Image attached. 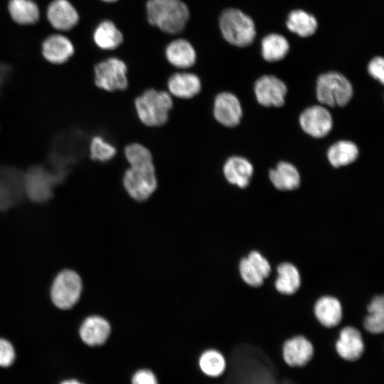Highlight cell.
I'll return each instance as SVG.
<instances>
[{
  "label": "cell",
  "mask_w": 384,
  "mask_h": 384,
  "mask_svg": "<svg viewBox=\"0 0 384 384\" xmlns=\"http://www.w3.org/2000/svg\"><path fill=\"white\" fill-rule=\"evenodd\" d=\"M147 19L150 24L170 34L181 32L189 18V10L181 0H149Z\"/></svg>",
  "instance_id": "cell-1"
},
{
  "label": "cell",
  "mask_w": 384,
  "mask_h": 384,
  "mask_svg": "<svg viewBox=\"0 0 384 384\" xmlns=\"http://www.w3.org/2000/svg\"><path fill=\"white\" fill-rule=\"evenodd\" d=\"M134 106L137 114L144 124L159 127L167 122L173 100L167 92L149 89L136 98Z\"/></svg>",
  "instance_id": "cell-2"
},
{
  "label": "cell",
  "mask_w": 384,
  "mask_h": 384,
  "mask_svg": "<svg viewBox=\"0 0 384 384\" xmlns=\"http://www.w3.org/2000/svg\"><path fill=\"white\" fill-rule=\"evenodd\" d=\"M223 38L230 44L245 47L255 39L256 31L253 21L242 11L228 9L223 11L219 20Z\"/></svg>",
  "instance_id": "cell-3"
},
{
  "label": "cell",
  "mask_w": 384,
  "mask_h": 384,
  "mask_svg": "<svg viewBox=\"0 0 384 384\" xmlns=\"http://www.w3.org/2000/svg\"><path fill=\"white\" fill-rule=\"evenodd\" d=\"M353 87L341 73L330 72L319 76L316 82V97L321 104L329 107L344 106L351 99Z\"/></svg>",
  "instance_id": "cell-4"
},
{
  "label": "cell",
  "mask_w": 384,
  "mask_h": 384,
  "mask_svg": "<svg viewBox=\"0 0 384 384\" xmlns=\"http://www.w3.org/2000/svg\"><path fill=\"white\" fill-rule=\"evenodd\" d=\"M123 185L127 193L133 199L137 201L148 199L157 187L154 164L130 166L124 174Z\"/></svg>",
  "instance_id": "cell-5"
},
{
  "label": "cell",
  "mask_w": 384,
  "mask_h": 384,
  "mask_svg": "<svg viewBox=\"0 0 384 384\" xmlns=\"http://www.w3.org/2000/svg\"><path fill=\"white\" fill-rule=\"evenodd\" d=\"M82 288L81 278L76 272L63 270L53 281L50 290L51 299L57 307L70 309L78 301Z\"/></svg>",
  "instance_id": "cell-6"
},
{
  "label": "cell",
  "mask_w": 384,
  "mask_h": 384,
  "mask_svg": "<svg viewBox=\"0 0 384 384\" xmlns=\"http://www.w3.org/2000/svg\"><path fill=\"white\" fill-rule=\"evenodd\" d=\"M95 82L105 90L113 92L125 90L128 85L127 67L117 58H109L95 65Z\"/></svg>",
  "instance_id": "cell-7"
},
{
  "label": "cell",
  "mask_w": 384,
  "mask_h": 384,
  "mask_svg": "<svg viewBox=\"0 0 384 384\" xmlns=\"http://www.w3.org/2000/svg\"><path fill=\"white\" fill-rule=\"evenodd\" d=\"M64 174L50 171L43 167L31 168L23 178V183L28 196L36 201L48 200L54 186L60 182Z\"/></svg>",
  "instance_id": "cell-8"
},
{
  "label": "cell",
  "mask_w": 384,
  "mask_h": 384,
  "mask_svg": "<svg viewBox=\"0 0 384 384\" xmlns=\"http://www.w3.org/2000/svg\"><path fill=\"white\" fill-rule=\"evenodd\" d=\"M46 17L53 29L62 32L71 31L80 20L78 11L70 0H52L47 6Z\"/></svg>",
  "instance_id": "cell-9"
},
{
  "label": "cell",
  "mask_w": 384,
  "mask_h": 384,
  "mask_svg": "<svg viewBox=\"0 0 384 384\" xmlns=\"http://www.w3.org/2000/svg\"><path fill=\"white\" fill-rule=\"evenodd\" d=\"M287 92L286 85L273 75H264L255 85L257 102L265 107H281Z\"/></svg>",
  "instance_id": "cell-10"
},
{
  "label": "cell",
  "mask_w": 384,
  "mask_h": 384,
  "mask_svg": "<svg viewBox=\"0 0 384 384\" xmlns=\"http://www.w3.org/2000/svg\"><path fill=\"white\" fill-rule=\"evenodd\" d=\"M302 129L309 135L321 138L329 134L333 126L332 117L327 109L315 105L306 109L300 115Z\"/></svg>",
  "instance_id": "cell-11"
},
{
  "label": "cell",
  "mask_w": 384,
  "mask_h": 384,
  "mask_svg": "<svg viewBox=\"0 0 384 384\" xmlns=\"http://www.w3.org/2000/svg\"><path fill=\"white\" fill-rule=\"evenodd\" d=\"M75 134L71 132L60 134L53 143L50 159L55 171L65 174L77 157Z\"/></svg>",
  "instance_id": "cell-12"
},
{
  "label": "cell",
  "mask_w": 384,
  "mask_h": 384,
  "mask_svg": "<svg viewBox=\"0 0 384 384\" xmlns=\"http://www.w3.org/2000/svg\"><path fill=\"white\" fill-rule=\"evenodd\" d=\"M213 114L215 119L223 126L232 127L238 125L242 115L238 97L228 92L219 93L214 100Z\"/></svg>",
  "instance_id": "cell-13"
},
{
  "label": "cell",
  "mask_w": 384,
  "mask_h": 384,
  "mask_svg": "<svg viewBox=\"0 0 384 384\" xmlns=\"http://www.w3.org/2000/svg\"><path fill=\"white\" fill-rule=\"evenodd\" d=\"M41 47L43 57L53 64L65 63L75 53L72 41L60 33L48 35L42 41Z\"/></svg>",
  "instance_id": "cell-14"
},
{
  "label": "cell",
  "mask_w": 384,
  "mask_h": 384,
  "mask_svg": "<svg viewBox=\"0 0 384 384\" xmlns=\"http://www.w3.org/2000/svg\"><path fill=\"white\" fill-rule=\"evenodd\" d=\"M314 355V346L303 336H296L287 340L282 348L285 363L291 367H302L307 364Z\"/></svg>",
  "instance_id": "cell-15"
},
{
  "label": "cell",
  "mask_w": 384,
  "mask_h": 384,
  "mask_svg": "<svg viewBox=\"0 0 384 384\" xmlns=\"http://www.w3.org/2000/svg\"><path fill=\"white\" fill-rule=\"evenodd\" d=\"M335 347L336 352L343 359L348 361L358 360L364 351V343L361 332L353 326L342 329Z\"/></svg>",
  "instance_id": "cell-16"
},
{
  "label": "cell",
  "mask_w": 384,
  "mask_h": 384,
  "mask_svg": "<svg viewBox=\"0 0 384 384\" xmlns=\"http://www.w3.org/2000/svg\"><path fill=\"white\" fill-rule=\"evenodd\" d=\"M111 334L109 321L100 316H90L82 323L79 334L82 341L90 346L104 344Z\"/></svg>",
  "instance_id": "cell-17"
},
{
  "label": "cell",
  "mask_w": 384,
  "mask_h": 384,
  "mask_svg": "<svg viewBox=\"0 0 384 384\" xmlns=\"http://www.w3.org/2000/svg\"><path fill=\"white\" fill-rule=\"evenodd\" d=\"M169 94L178 98L190 99L198 95L201 90L199 78L191 73H176L169 79Z\"/></svg>",
  "instance_id": "cell-18"
},
{
  "label": "cell",
  "mask_w": 384,
  "mask_h": 384,
  "mask_svg": "<svg viewBox=\"0 0 384 384\" xmlns=\"http://www.w3.org/2000/svg\"><path fill=\"white\" fill-rule=\"evenodd\" d=\"M7 11L11 20L23 26L36 24L41 17L39 6L33 0H9Z\"/></svg>",
  "instance_id": "cell-19"
},
{
  "label": "cell",
  "mask_w": 384,
  "mask_h": 384,
  "mask_svg": "<svg viewBox=\"0 0 384 384\" xmlns=\"http://www.w3.org/2000/svg\"><path fill=\"white\" fill-rule=\"evenodd\" d=\"M314 312L319 322L327 328L337 326L342 319L341 304L332 296L320 297L314 304Z\"/></svg>",
  "instance_id": "cell-20"
},
{
  "label": "cell",
  "mask_w": 384,
  "mask_h": 384,
  "mask_svg": "<svg viewBox=\"0 0 384 384\" xmlns=\"http://www.w3.org/2000/svg\"><path fill=\"white\" fill-rule=\"evenodd\" d=\"M223 174L230 183L243 188L249 185L253 174V167L246 159L232 156L225 161Z\"/></svg>",
  "instance_id": "cell-21"
},
{
  "label": "cell",
  "mask_w": 384,
  "mask_h": 384,
  "mask_svg": "<svg viewBox=\"0 0 384 384\" xmlns=\"http://www.w3.org/2000/svg\"><path fill=\"white\" fill-rule=\"evenodd\" d=\"M165 54L169 63L177 68H188L196 60L195 49L186 39L179 38L171 42L166 46Z\"/></svg>",
  "instance_id": "cell-22"
},
{
  "label": "cell",
  "mask_w": 384,
  "mask_h": 384,
  "mask_svg": "<svg viewBox=\"0 0 384 384\" xmlns=\"http://www.w3.org/2000/svg\"><path fill=\"white\" fill-rule=\"evenodd\" d=\"M270 179L281 191L294 190L299 186L300 176L295 166L288 162H279L270 171Z\"/></svg>",
  "instance_id": "cell-23"
},
{
  "label": "cell",
  "mask_w": 384,
  "mask_h": 384,
  "mask_svg": "<svg viewBox=\"0 0 384 384\" xmlns=\"http://www.w3.org/2000/svg\"><path fill=\"white\" fill-rule=\"evenodd\" d=\"M93 41L102 50H112L122 43L123 36L113 22L105 20L95 28Z\"/></svg>",
  "instance_id": "cell-24"
},
{
  "label": "cell",
  "mask_w": 384,
  "mask_h": 384,
  "mask_svg": "<svg viewBox=\"0 0 384 384\" xmlns=\"http://www.w3.org/2000/svg\"><path fill=\"white\" fill-rule=\"evenodd\" d=\"M278 276L275 281V288L281 294H294L301 284V277L298 269L290 262H282L277 267Z\"/></svg>",
  "instance_id": "cell-25"
},
{
  "label": "cell",
  "mask_w": 384,
  "mask_h": 384,
  "mask_svg": "<svg viewBox=\"0 0 384 384\" xmlns=\"http://www.w3.org/2000/svg\"><path fill=\"white\" fill-rule=\"evenodd\" d=\"M198 365L201 371L210 378H218L225 371L227 363L223 354L214 348L203 351L198 357Z\"/></svg>",
  "instance_id": "cell-26"
},
{
  "label": "cell",
  "mask_w": 384,
  "mask_h": 384,
  "mask_svg": "<svg viewBox=\"0 0 384 384\" xmlns=\"http://www.w3.org/2000/svg\"><path fill=\"white\" fill-rule=\"evenodd\" d=\"M358 156L357 146L350 141H339L328 150L327 156L334 167L346 166L356 160Z\"/></svg>",
  "instance_id": "cell-27"
},
{
  "label": "cell",
  "mask_w": 384,
  "mask_h": 384,
  "mask_svg": "<svg viewBox=\"0 0 384 384\" xmlns=\"http://www.w3.org/2000/svg\"><path fill=\"white\" fill-rule=\"evenodd\" d=\"M289 48L288 41L284 36L277 33L269 34L262 41V55L268 62L279 61L286 56Z\"/></svg>",
  "instance_id": "cell-28"
},
{
  "label": "cell",
  "mask_w": 384,
  "mask_h": 384,
  "mask_svg": "<svg viewBox=\"0 0 384 384\" xmlns=\"http://www.w3.org/2000/svg\"><path fill=\"white\" fill-rule=\"evenodd\" d=\"M287 26L293 33L302 37L314 34L317 28L315 17L303 10L292 11L287 18Z\"/></svg>",
  "instance_id": "cell-29"
},
{
  "label": "cell",
  "mask_w": 384,
  "mask_h": 384,
  "mask_svg": "<svg viewBox=\"0 0 384 384\" xmlns=\"http://www.w3.org/2000/svg\"><path fill=\"white\" fill-rule=\"evenodd\" d=\"M368 315L363 321L365 329L370 334H380L384 330V299L383 295L373 298L367 307Z\"/></svg>",
  "instance_id": "cell-30"
},
{
  "label": "cell",
  "mask_w": 384,
  "mask_h": 384,
  "mask_svg": "<svg viewBox=\"0 0 384 384\" xmlns=\"http://www.w3.org/2000/svg\"><path fill=\"white\" fill-rule=\"evenodd\" d=\"M23 178L17 171L10 168L0 169V206H4L9 200L14 192L21 186Z\"/></svg>",
  "instance_id": "cell-31"
},
{
  "label": "cell",
  "mask_w": 384,
  "mask_h": 384,
  "mask_svg": "<svg viewBox=\"0 0 384 384\" xmlns=\"http://www.w3.org/2000/svg\"><path fill=\"white\" fill-rule=\"evenodd\" d=\"M124 156L130 166L153 164L151 151L139 143H132L127 145L124 149Z\"/></svg>",
  "instance_id": "cell-32"
},
{
  "label": "cell",
  "mask_w": 384,
  "mask_h": 384,
  "mask_svg": "<svg viewBox=\"0 0 384 384\" xmlns=\"http://www.w3.org/2000/svg\"><path fill=\"white\" fill-rule=\"evenodd\" d=\"M90 156L93 160L105 162L112 159L116 154V149L102 137L92 138L90 145Z\"/></svg>",
  "instance_id": "cell-33"
},
{
  "label": "cell",
  "mask_w": 384,
  "mask_h": 384,
  "mask_svg": "<svg viewBox=\"0 0 384 384\" xmlns=\"http://www.w3.org/2000/svg\"><path fill=\"white\" fill-rule=\"evenodd\" d=\"M239 272L242 279L247 284L253 287H259L262 285L265 279L247 257L242 258L240 262Z\"/></svg>",
  "instance_id": "cell-34"
},
{
  "label": "cell",
  "mask_w": 384,
  "mask_h": 384,
  "mask_svg": "<svg viewBox=\"0 0 384 384\" xmlns=\"http://www.w3.org/2000/svg\"><path fill=\"white\" fill-rule=\"evenodd\" d=\"M247 258L264 279L270 275L271 272L270 264L261 253L253 250L250 252Z\"/></svg>",
  "instance_id": "cell-35"
},
{
  "label": "cell",
  "mask_w": 384,
  "mask_h": 384,
  "mask_svg": "<svg viewBox=\"0 0 384 384\" xmlns=\"http://www.w3.org/2000/svg\"><path fill=\"white\" fill-rule=\"evenodd\" d=\"M131 384H159L156 374L149 368H139L131 378Z\"/></svg>",
  "instance_id": "cell-36"
},
{
  "label": "cell",
  "mask_w": 384,
  "mask_h": 384,
  "mask_svg": "<svg viewBox=\"0 0 384 384\" xmlns=\"http://www.w3.org/2000/svg\"><path fill=\"white\" fill-rule=\"evenodd\" d=\"M15 360V351L12 344L4 338H0V366L8 367Z\"/></svg>",
  "instance_id": "cell-37"
},
{
  "label": "cell",
  "mask_w": 384,
  "mask_h": 384,
  "mask_svg": "<svg viewBox=\"0 0 384 384\" xmlns=\"http://www.w3.org/2000/svg\"><path fill=\"white\" fill-rule=\"evenodd\" d=\"M384 60L382 57H375L371 60L368 66L369 74L382 84L384 82Z\"/></svg>",
  "instance_id": "cell-38"
},
{
  "label": "cell",
  "mask_w": 384,
  "mask_h": 384,
  "mask_svg": "<svg viewBox=\"0 0 384 384\" xmlns=\"http://www.w3.org/2000/svg\"><path fill=\"white\" fill-rule=\"evenodd\" d=\"M9 73V66L0 63V87L3 85L4 82L6 80Z\"/></svg>",
  "instance_id": "cell-39"
},
{
  "label": "cell",
  "mask_w": 384,
  "mask_h": 384,
  "mask_svg": "<svg viewBox=\"0 0 384 384\" xmlns=\"http://www.w3.org/2000/svg\"><path fill=\"white\" fill-rule=\"evenodd\" d=\"M60 384H84L77 380L70 379L63 381Z\"/></svg>",
  "instance_id": "cell-40"
},
{
  "label": "cell",
  "mask_w": 384,
  "mask_h": 384,
  "mask_svg": "<svg viewBox=\"0 0 384 384\" xmlns=\"http://www.w3.org/2000/svg\"><path fill=\"white\" fill-rule=\"evenodd\" d=\"M102 1L105 2L112 3V2L117 1V0H102Z\"/></svg>",
  "instance_id": "cell-41"
}]
</instances>
